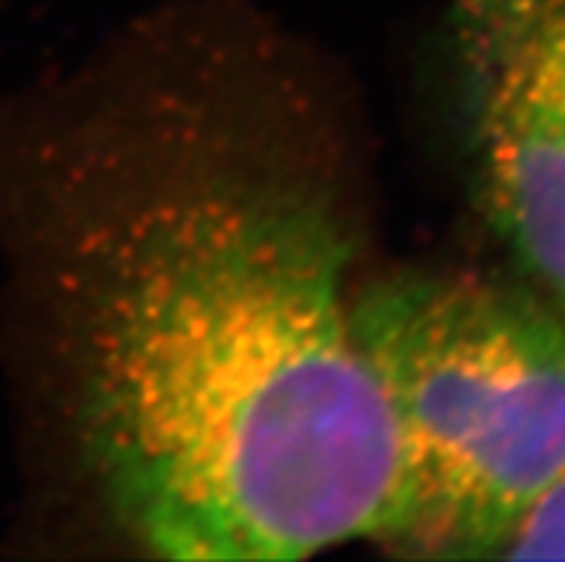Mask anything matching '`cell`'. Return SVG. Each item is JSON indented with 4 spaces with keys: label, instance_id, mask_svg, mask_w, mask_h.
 <instances>
[{
    "label": "cell",
    "instance_id": "277c9868",
    "mask_svg": "<svg viewBox=\"0 0 565 562\" xmlns=\"http://www.w3.org/2000/svg\"><path fill=\"white\" fill-rule=\"evenodd\" d=\"M500 556L509 560H565V468L511 528Z\"/></svg>",
    "mask_w": 565,
    "mask_h": 562
},
{
    "label": "cell",
    "instance_id": "6da1fadb",
    "mask_svg": "<svg viewBox=\"0 0 565 562\" xmlns=\"http://www.w3.org/2000/svg\"><path fill=\"white\" fill-rule=\"evenodd\" d=\"M324 195L250 172L152 181L64 256L75 422L118 526L179 562L380 540L394 427Z\"/></svg>",
    "mask_w": 565,
    "mask_h": 562
},
{
    "label": "cell",
    "instance_id": "3957f363",
    "mask_svg": "<svg viewBox=\"0 0 565 562\" xmlns=\"http://www.w3.org/2000/svg\"><path fill=\"white\" fill-rule=\"evenodd\" d=\"M448 35L473 195L565 316V0H454Z\"/></svg>",
    "mask_w": 565,
    "mask_h": 562
},
{
    "label": "cell",
    "instance_id": "7a4b0ae2",
    "mask_svg": "<svg viewBox=\"0 0 565 562\" xmlns=\"http://www.w3.org/2000/svg\"><path fill=\"white\" fill-rule=\"evenodd\" d=\"M351 328L396 445L376 542L425 560L500 556L565 468V316L534 290L408 273L351 301Z\"/></svg>",
    "mask_w": 565,
    "mask_h": 562
}]
</instances>
